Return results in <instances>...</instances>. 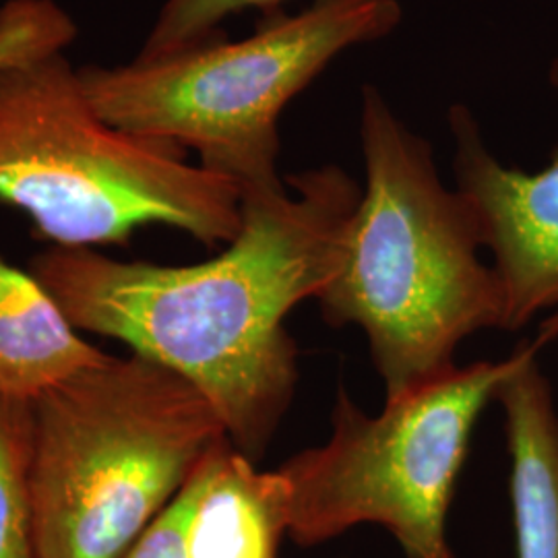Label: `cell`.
I'll list each match as a JSON object with an SVG mask.
<instances>
[{"label": "cell", "instance_id": "6da1fadb", "mask_svg": "<svg viewBox=\"0 0 558 558\" xmlns=\"http://www.w3.org/2000/svg\"><path fill=\"white\" fill-rule=\"evenodd\" d=\"M362 186L327 163L242 189L239 234L195 265L50 246L32 274L80 331L119 339L195 385L230 442L259 461L299 383L286 329L338 271Z\"/></svg>", "mask_w": 558, "mask_h": 558}, {"label": "cell", "instance_id": "7a4b0ae2", "mask_svg": "<svg viewBox=\"0 0 558 558\" xmlns=\"http://www.w3.org/2000/svg\"><path fill=\"white\" fill-rule=\"evenodd\" d=\"M360 143L366 182L317 300L331 325L366 333L396 398L453 368L463 339L502 329V296L470 201L445 186L430 143L375 85L362 87Z\"/></svg>", "mask_w": 558, "mask_h": 558}, {"label": "cell", "instance_id": "3957f363", "mask_svg": "<svg viewBox=\"0 0 558 558\" xmlns=\"http://www.w3.org/2000/svg\"><path fill=\"white\" fill-rule=\"evenodd\" d=\"M0 203L64 248L124 244L143 226L218 246L242 223L239 182L101 119L64 50L0 62Z\"/></svg>", "mask_w": 558, "mask_h": 558}, {"label": "cell", "instance_id": "277c9868", "mask_svg": "<svg viewBox=\"0 0 558 558\" xmlns=\"http://www.w3.org/2000/svg\"><path fill=\"white\" fill-rule=\"evenodd\" d=\"M228 439L195 385L108 359L32 401L27 499L38 558H124Z\"/></svg>", "mask_w": 558, "mask_h": 558}, {"label": "cell", "instance_id": "5b68a950", "mask_svg": "<svg viewBox=\"0 0 558 558\" xmlns=\"http://www.w3.org/2000/svg\"><path fill=\"white\" fill-rule=\"evenodd\" d=\"M403 20L399 0H313L239 41H205L160 59L81 66L101 119L145 140L197 151L201 166L239 182L278 174L279 119L343 52L383 40Z\"/></svg>", "mask_w": 558, "mask_h": 558}, {"label": "cell", "instance_id": "8992f818", "mask_svg": "<svg viewBox=\"0 0 558 558\" xmlns=\"http://www.w3.org/2000/svg\"><path fill=\"white\" fill-rule=\"evenodd\" d=\"M525 343L509 359L453 366L385 398L377 416L339 389L331 435L278 468L288 490V538L302 548L364 523L385 527L405 558H456L447 518L476 422Z\"/></svg>", "mask_w": 558, "mask_h": 558}, {"label": "cell", "instance_id": "52a82bcc", "mask_svg": "<svg viewBox=\"0 0 558 558\" xmlns=\"http://www.w3.org/2000/svg\"><path fill=\"white\" fill-rule=\"evenodd\" d=\"M456 189L470 201L502 296V329L558 313V147L538 172L497 160L474 114L453 106Z\"/></svg>", "mask_w": 558, "mask_h": 558}, {"label": "cell", "instance_id": "ba28073f", "mask_svg": "<svg viewBox=\"0 0 558 558\" xmlns=\"http://www.w3.org/2000/svg\"><path fill=\"white\" fill-rule=\"evenodd\" d=\"M558 333V315L500 383L511 458L509 495L515 558H558V410L553 387L538 366V350Z\"/></svg>", "mask_w": 558, "mask_h": 558}, {"label": "cell", "instance_id": "9c48e42d", "mask_svg": "<svg viewBox=\"0 0 558 558\" xmlns=\"http://www.w3.org/2000/svg\"><path fill=\"white\" fill-rule=\"evenodd\" d=\"M288 536V490L278 470L263 472L221 439L197 468L186 525V558H278Z\"/></svg>", "mask_w": 558, "mask_h": 558}, {"label": "cell", "instance_id": "30bf717a", "mask_svg": "<svg viewBox=\"0 0 558 558\" xmlns=\"http://www.w3.org/2000/svg\"><path fill=\"white\" fill-rule=\"evenodd\" d=\"M77 331L32 271L0 255V398L32 403L110 356Z\"/></svg>", "mask_w": 558, "mask_h": 558}, {"label": "cell", "instance_id": "8fae6325", "mask_svg": "<svg viewBox=\"0 0 558 558\" xmlns=\"http://www.w3.org/2000/svg\"><path fill=\"white\" fill-rule=\"evenodd\" d=\"M29 440L32 403L0 398V558H38L27 499Z\"/></svg>", "mask_w": 558, "mask_h": 558}, {"label": "cell", "instance_id": "7c38bea8", "mask_svg": "<svg viewBox=\"0 0 558 558\" xmlns=\"http://www.w3.org/2000/svg\"><path fill=\"white\" fill-rule=\"evenodd\" d=\"M288 0H166L137 59H160L220 38L221 23L248 9L274 11Z\"/></svg>", "mask_w": 558, "mask_h": 558}, {"label": "cell", "instance_id": "4fadbf2b", "mask_svg": "<svg viewBox=\"0 0 558 558\" xmlns=\"http://www.w3.org/2000/svg\"><path fill=\"white\" fill-rule=\"evenodd\" d=\"M77 25L57 0H7L0 7V62L64 50Z\"/></svg>", "mask_w": 558, "mask_h": 558}, {"label": "cell", "instance_id": "5bb4252c", "mask_svg": "<svg viewBox=\"0 0 558 558\" xmlns=\"http://www.w3.org/2000/svg\"><path fill=\"white\" fill-rule=\"evenodd\" d=\"M197 495V470L160 518L133 544L124 558H186V525Z\"/></svg>", "mask_w": 558, "mask_h": 558}, {"label": "cell", "instance_id": "9a60e30c", "mask_svg": "<svg viewBox=\"0 0 558 558\" xmlns=\"http://www.w3.org/2000/svg\"><path fill=\"white\" fill-rule=\"evenodd\" d=\"M548 77H550V83L558 89V54L557 59L553 60V64H550V75Z\"/></svg>", "mask_w": 558, "mask_h": 558}]
</instances>
